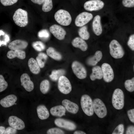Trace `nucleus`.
Wrapping results in <instances>:
<instances>
[{
	"mask_svg": "<svg viewBox=\"0 0 134 134\" xmlns=\"http://www.w3.org/2000/svg\"><path fill=\"white\" fill-rule=\"evenodd\" d=\"M18 0H0L1 3L4 6H6L12 5L16 3Z\"/></svg>",
	"mask_w": 134,
	"mask_h": 134,
	"instance_id": "42",
	"label": "nucleus"
},
{
	"mask_svg": "<svg viewBox=\"0 0 134 134\" xmlns=\"http://www.w3.org/2000/svg\"><path fill=\"white\" fill-rule=\"evenodd\" d=\"M28 65L31 72L34 74H37L40 71V67L36 61L33 58H31L29 60Z\"/></svg>",
	"mask_w": 134,
	"mask_h": 134,
	"instance_id": "25",
	"label": "nucleus"
},
{
	"mask_svg": "<svg viewBox=\"0 0 134 134\" xmlns=\"http://www.w3.org/2000/svg\"><path fill=\"white\" fill-rule=\"evenodd\" d=\"M17 130L11 127H8L5 129L3 133L4 134H14L17 133Z\"/></svg>",
	"mask_w": 134,
	"mask_h": 134,
	"instance_id": "43",
	"label": "nucleus"
},
{
	"mask_svg": "<svg viewBox=\"0 0 134 134\" xmlns=\"http://www.w3.org/2000/svg\"><path fill=\"white\" fill-rule=\"evenodd\" d=\"M46 51L47 55L53 59L56 60H60L62 58L61 54L52 47H49L47 49Z\"/></svg>",
	"mask_w": 134,
	"mask_h": 134,
	"instance_id": "27",
	"label": "nucleus"
},
{
	"mask_svg": "<svg viewBox=\"0 0 134 134\" xmlns=\"http://www.w3.org/2000/svg\"><path fill=\"white\" fill-rule=\"evenodd\" d=\"M122 3L125 7H133L134 6V0H122Z\"/></svg>",
	"mask_w": 134,
	"mask_h": 134,
	"instance_id": "40",
	"label": "nucleus"
},
{
	"mask_svg": "<svg viewBox=\"0 0 134 134\" xmlns=\"http://www.w3.org/2000/svg\"><path fill=\"white\" fill-rule=\"evenodd\" d=\"M74 134H86V133L84 132L80 131H77L74 132L73 133Z\"/></svg>",
	"mask_w": 134,
	"mask_h": 134,
	"instance_id": "48",
	"label": "nucleus"
},
{
	"mask_svg": "<svg viewBox=\"0 0 134 134\" xmlns=\"http://www.w3.org/2000/svg\"><path fill=\"white\" fill-rule=\"evenodd\" d=\"M127 114L129 118L132 122L134 123V109H132L128 110Z\"/></svg>",
	"mask_w": 134,
	"mask_h": 134,
	"instance_id": "44",
	"label": "nucleus"
},
{
	"mask_svg": "<svg viewBox=\"0 0 134 134\" xmlns=\"http://www.w3.org/2000/svg\"><path fill=\"white\" fill-rule=\"evenodd\" d=\"M104 3L100 0H91L85 2L84 7L85 10L89 11H95L102 9Z\"/></svg>",
	"mask_w": 134,
	"mask_h": 134,
	"instance_id": "10",
	"label": "nucleus"
},
{
	"mask_svg": "<svg viewBox=\"0 0 134 134\" xmlns=\"http://www.w3.org/2000/svg\"><path fill=\"white\" fill-rule=\"evenodd\" d=\"M71 43L73 46L79 48L82 51H85L87 49V43L84 39L80 37H75Z\"/></svg>",
	"mask_w": 134,
	"mask_h": 134,
	"instance_id": "20",
	"label": "nucleus"
},
{
	"mask_svg": "<svg viewBox=\"0 0 134 134\" xmlns=\"http://www.w3.org/2000/svg\"><path fill=\"white\" fill-rule=\"evenodd\" d=\"M28 45V43L24 40L17 39L10 43L8 45V47L11 50L25 49Z\"/></svg>",
	"mask_w": 134,
	"mask_h": 134,
	"instance_id": "17",
	"label": "nucleus"
},
{
	"mask_svg": "<svg viewBox=\"0 0 134 134\" xmlns=\"http://www.w3.org/2000/svg\"><path fill=\"white\" fill-rule=\"evenodd\" d=\"M94 112L100 118L105 117L107 114L106 107L103 101L100 99L96 98L93 101Z\"/></svg>",
	"mask_w": 134,
	"mask_h": 134,
	"instance_id": "6",
	"label": "nucleus"
},
{
	"mask_svg": "<svg viewBox=\"0 0 134 134\" xmlns=\"http://www.w3.org/2000/svg\"><path fill=\"white\" fill-rule=\"evenodd\" d=\"M9 40V35L2 30H0V46L2 45H6Z\"/></svg>",
	"mask_w": 134,
	"mask_h": 134,
	"instance_id": "34",
	"label": "nucleus"
},
{
	"mask_svg": "<svg viewBox=\"0 0 134 134\" xmlns=\"http://www.w3.org/2000/svg\"><path fill=\"white\" fill-rule=\"evenodd\" d=\"M50 88V83L47 80H43L40 84V90L43 94H45L47 93L49 91Z\"/></svg>",
	"mask_w": 134,
	"mask_h": 134,
	"instance_id": "31",
	"label": "nucleus"
},
{
	"mask_svg": "<svg viewBox=\"0 0 134 134\" xmlns=\"http://www.w3.org/2000/svg\"><path fill=\"white\" fill-rule=\"evenodd\" d=\"M13 18L15 23L21 27L26 26L28 23V13L21 8H19L15 11Z\"/></svg>",
	"mask_w": 134,
	"mask_h": 134,
	"instance_id": "1",
	"label": "nucleus"
},
{
	"mask_svg": "<svg viewBox=\"0 0 134 134\" xmlns=\"http://www.w3.org/2000/svg\"><path fill=\"white\" fill-rule=\"evenodd\" d=\"M31 0L34 3L41 5L43 3L44 0Z\"/></svg>",
	"mask_w": 134,
	"mask_h": 134,
	"instance_id": "46",
	"label": "nucleus"
},
{
	"mask_svg": "<svg viewBox=\"0 0 134 134\" xmlns=\"http://www.w3.org/2000/svg\"><path fill=\"white\" fill-rule=\"evenodd\" d=\"M93 16L91 13L84 12L81 13L76 17L75 24L78 27H81L88 23L93 18Z\"/></svg>",
	"mask_w": 134,
	"mask_h": 134,
	"instance_id": "9",
	"label": "nucleus"
},
{
	"mask_svg": "<svg viewBox=\"0 0 134 134\" xmlns=\"http://www.w3.org/2000/svg\"><path fill=\"white\" fill-rule=\"evenodd\" d=\"M5 130V128L2 126H0V134H3Z\"/></svg>",
	"mask_w": 134,
	"mask_h": 134,
	"instance_id": "47",
	"label": "nucleus"
},
{
	"mask_svg": "<svg viewBox=\"0 0 134 134\" xmlns=\"http://www.w3.org/2000/svg\"><path fill=\"white\" fill-rule=\"evenodd\" d=\"M8 84L5 80L3 76L0 75V92L6 89L8 86Z\"/></svg>",
	"mask_w": 134,
	"mask_h": 134,
	"instance_id": "37",
	"label": "nucleus"
},
{
	"mask_svg": "<svg viewBox=\"0 0 134 134\" xmlns=\"http://www.w3.org/2000/svg\"><path fill=\"white\" fill-rule=\"evenodd\" d=\"M38 35L40 38L47 39L50 36V34L48 31L46 29H43L39 32Z\"/></svg>",
	"mask_w": 134,
	"mask_h": 134,
	"instance_id": "36",
	"label": "nucleus"
},
{
	"mask_svg": "<svg viewBox=\"0 0 134 134\" xmlns=\"http://www.w3.org/2000/svg\"><path fill=\"white\" fill-rule=\"evenodd\" d=\"M80 103L82 109L86 115L89 116L93 115L94 113L93 102L89 95L87 94L83 95L81 98Z\"/></svg>",
	"mask_w": 134,
	"mask_h": 134,
	"instance_id": "3",
	"label": "nucleus"
},
{
	"mask_svg": "<svg viewBox=\"0 0 134 134\" xmlns=\"http://www.w3.org/2000/svg\"><path fill=\"white\" fill-rule=\"evenodd\" d=\"M54 18L56 22L63 26H67L71 23L72 18L69 13L64 10L60 9L55 13Z\"/></svg>",
	"mask_w": 134,
	"mask_h": 134,
	"instance_id": "2",
	"label": "nucleus"
},
{
	"mask_svg": "<svg viewBox=\"0 0 134 134\" xmlns=\"http://www.w3.org/2000/svg\"><path fill=\"white\" fill-rule=\"evenodd\" d=\"M36 110L38 117L41 120L47 119L49 116V113L48 109L44 105H38L37 108Z\"/></svg>",
	"mask_w": 134,
	"mask_h": 134,
	"instance_id": "22",
	"label": "nucleus"
},
{
	"mask_svg": "<svg viewBox=\"0 0 134 134\" xmlns=\"http://www.w3.org/2000/svg\"><path fill=\"white\" fill-rule=\"evenodd\" d=\"M17 100L16 96L13 94L8 95L1 99L0 101V104L3 107H8L15 104Z\"/></svg>",
	"mask_w": 134,
	"mask_h": 134,
	"instance_id": "16",
	"label": "nucleus"
},
{
	"mask_svg": "<svg viewBox=\"0 0 134 134\" xmlns=\"http://www.w3.org/2000/svg\"><path fill=\"white\" fill-rule=\"evenodd\" d=\"M21 85L26 90L29 92L32 91L34 88L33 82L31 80L29 75L26 73L22 74L20 77Z\"/></svg>",
	"mask_w": 134,
	"mask_h": 134,
	"instance_id": "15",
	"label": "nucleus"
},
{
	"mask_svg": "<svg viewBox=\"0 0 134 134\" xmlns=\"http://www.w3.org/2000/svg\"><path fill=\"white\" fill-rule=\"evenodd\" d=\"M126 89L128 91L132 92L134 91V77L132 79L126 80L124 83Z\"/></svg>",
	"mask_w": 134,
	"mask_h": 134,
	"instance_id": "33",
	"label": "nucleus"
},
{
	"mask_svg": "<svg viewBox=\"0 0 134 134\" xmlns=\"http://www.w3.org/2000/svg\"><path fill=\"white\" fill-rule=\"evenodd\" d=\"M54 123L57 126L69 130H74L76 128V125L73 122L61 118L56 119Z\"/></svg>",
	"mask_w": 134,
	"mask_h": 134,
	"instance_id": "12",
	"label": "nucleus"
},
{
	"mask_svg": "<svg viewBox=\"0 0 134 134\" xmlns=\"http://www.w3.org/2000/svg\"><path fill=\"white\" fill-rule=\"evenodd\" d=\"M112 103L116 109L120 110L124 105V95L123 91L121 89H115L113 93L112 99Z\"/></svg>",
	"mask_w": 134,
	"mask_h": 134,
	"instance_id": "4",
	"label": "nucleus"
},
{
	"mask_svg": "<svg viewBox=\"0 0 134 134\" xmlns=\"http://www.w3.org/2000/svg\"><path fill=\"white\" fill-rule=\"evenodd\" d=\"M47 58V55L44 53H40L38 54L36 57V60L40 67L43 68L44 67Z\"/></svg>",
	"mask_w": 134,
	"mask_h": 134,
	"instance_id": "28",
	"label": "nucleus"
},
{
	"mask_svg": "<svg viewBox=\"0 0 134 134\" xmlns=\"http://www.w3.org/2000/svg\"><path fill=\"white\" fill-rule=\"evenodd\" d=\"M126 134H134V127L133 125L129 126L127 128Z\"/></svg>",
	"mask_w": 134,
	"mask_h": 134,
	"instance_id": "45",
	"label": "nucleus"
},
{
	"mask_svg": "<svg viewBox=\"0 0 134 134\" xmlns=\"http://www.w3.org/2000/svg\"><path fill=\"white\" fill-rule=\"evenodd\" d=\"M71 67L74 73L78 78L83 79L86 77V70L81 63L77 61H74L72 63Z\"/></svg>",
	"mask_w": 134,
	"mask_h": 134,
	"instance_id": "8",
	"label": "nucleus"
},
{
	"mask_svg": "<svg viewBox=\"0 0 134 134\" xmlns=\"http://www.w3.org/2000/svg\"><path fill=\"white\" fill-rule=\"evenodd\" d=\"M43 3L42 10L43 11L48 12L52 9L53 7L52 0H44Z\"/></svg>",
	"mask_w": 134,
	"mask_h": 134,
	"instance_id": "32",
	"label": "nucleus"
},
{
	"mask_svg": "<svg viewBox=\"0 0 134 134\" xmlns=\"http://www.w3.org/2000/svg\"><path fill=\"white\" fill-rule=\"evenodd\" d=\"M48 134H63L64 132L62 130L58 128H53L48 130L47 132Z\"/></svg>",
	"mask_w": 134,
	"mask_h": 134,
	"instance_id": "38",
	"label": "nucleus"
},
{
	"mask_svg": "<svg viewBox=\"0 0 134 134\" xmlns=\"http://www.w3.org/2000/svg\"><path fill=\"white\" fill-rule=\"evenodd\" d=\"M124 131V126L123 124L119 125L115 128L112 134H123Z\"/></svg>",
	"mask_w": 134,
	"mask_h": 134,
	"instance_id": "39",
	"label": "nucleus"
},
{
	"mask_svg": "<svg viewBox=\"0 0 134 134\" xmlns=\"http://www.w3.org/2000/svg\"><path fill=\"white\" fill-rule=\"evenodd\" d=\"M127 45L133 51L134 50V34L131 35L129 37L127 42Z\"/></svg>",
	"mask_w": 134,
	"mask_h": 134,
	"instance_id": "41",
	"label": "nucleus"
},
{
	"mask_svg": "<svg viewBox=\"0 0 134 134\" xmlns=\"http://www.w3.org/2000/svg\"><path fill=\"white\" fill-rule=\"evenodd\" d=\"M33 47L36 51H41L45 48L44 44L42 42L37 41L33 42L32 44Z\"/></svg>",
	"mask_w": 134,
	"mask_h": 134,
	"instance_id": "35",
	"label": "nucleus"
},
{
	"mask_svg": "<svg viewBox=\"0 0 134 134\" xmlns=\"http://www.w3.org/2000/svg\"><path fill=\"white\" fill-rule=\"evenodd\" d=\"M66 110L63 106L58 105L52 107L50 109L51 114L54 116L61 117L65 115Z\"/></svg>",
	"mask_w": 134,
	"mask_h": 134,
	"instance_id": "24",
	"label": "nucleus"
},
{
	"mask_svg": "<svg viewBox=\"0 0 134 134\" xmlns=\"http://www.w3.org/2000/svg\"><path fill=\"white\" fill-rule=\"evenodd\" d=\"M65 73V71L63 69L54 70L52 72L50 77L52 80L56 81L61 76L63 75Z\"/></svg>",
	"mask_w": 134,
	"mask_h": 134,
	"instance_id": "30",
	"label": "nucleus"
},
{
	"mask_svg": "<svg viewBox=\"0 0 134 134\" xmlns=\"http://www.w3.org/2000/svg\"><path fill=\"white\" fill-rule=\"evenodd\" d=\"M58 88L61 93L65 94L69 93L72 89L69 81L64 75L61 76L58 79Z\"/></svg>",
	"mask_w": 134,
	"mask_h": 134,
	"instance_id": "7",
	"label": "nucleus"
},
{
	"mask_svg": "<svg viewBox=\"0 0 134 134\" xmlns=\"http://www.w3.org/2000/svg\"><path fill=\"white\" fill-rule=\"evenodd\" d=\"M92 28L94 33L97 36L100 35L102 32L100 16L97 15L94 17L92 23Z\"/></svg>",
	"mask_w": 134,
	"mask_h": 134,
	"instance_id": "19",
	"label": "nucleus"
},
{
	"mask_svg": "<svg viewBox=\"0 0 134 134\" xmlns=\"http://www.w3.org/2000/svg\"><path fill=\"white\" fill-rule=\"evenodd\" d=\"M92 72L90 76L91 79L94 81L96 79H100L102 78V73L101 67L99 66L93 67L92 69Z\"/></svg>",
	"mask_w": 134,
	"mask_h": 134,
	"instance_id": "26",
	"label": "nucleus"
},
{
	"mask_svg": "<svg viewBox=\"0 0 134 134\" xmlns=\"http://www.w3.org/2000/svg\"><path fill=\"white\" fill-rule=\"evenodd\" d=\"M78 34L80 37L84 40H87L90 37V34L86 26L81 27L78 30Z\"/></svg>",
	"mask_w": 134,
	"mask_h": 134,
	"instance_id": "29",
	"label": "nucleus"
},
{
	"mask_svg": "<svg viewBox=\"0 0 134 134\" xmlns=\"http://www.w3.org/2000/svg\"><path fill=\"white\" fill-rule=\"evenodd\" d=\"M102 57L101 52L100 51H97L93 56L87 59V63L89 66H95L101 60Z\"/></svg>",
	"mask_w": 134,
	"mask_h": 134,
	"instance_id": "23",
	"label": "nucleus"
},
{
	"mask_svg": "<svg viewBox=\"0 0 134 134\" xmlns=\"http://www.w3.org/2000/svg\"><path fill=\"white\" fill-rule=\"evenodd\" d=\"M101 68L104 81L107 82H111L114 78V73L110 65L108 63H104L102 65Z\"/></svg>",
	"mask_w": 134,
	"mask_h": 134,
	"instance_id": "11",
	"label": "nucleus"
},
{
	"mask_svg": "<svg viewBox=\"0 0 134 134\" xmlns=\"http://www.w3.org/2000/svg\"><path fill=\"white\" fill-rule=\"evenodd\" d=\"M26 53L25 51L20 49L10 50L7 52V56L9 59H12L16 57L21 59H24L26 57Z\"/></svg>",
	"mask_w": 134,
	"mask_h": 134,
	"instance_id": "21",
	"label": "nucleus"
},
{
	"mask_svg": "<svg viewBox=\"0 0 134 134\" xmlns=\"http://www.w3.org/2000/svg\"><path fill=\"white\" fill-rule=\"evenodd\" d=\"M110 54L111 56L116 59L122 58L124 56L125 52L120 44L116 40L113 39L109 44Z\"/></svg>",
	"mask_w": 134,
	"mask_h": 134,
	"instance_id": "5",
	"label": "nucleus"
},
{
	"mask_svg": "<svg viewBox=\"0 0 134 134\" xmlns=\"http://www.w3.org/2000/svg\"><path fill=\"white\" fill-rule=\"evenodd\" d=\"M62 103L68 112L74 114H76L78 112L79 108L76 103L66 99L63 100Z\"/></svg>",
	"mask_w": 134,
	"mask_h": 134,
	"instance_id": "18",
	"label": "nucleus"
},
{
	"mask_svg": "<svg viewBox=\"0 0 134 134\" xmlns=\"http://www.w3.org/2000/svg\"><path fill=\"white\" fill-rule=\"evenodd\" d=\"M49 30L55 37L60 40H63L66 34L65 30L60 26L57 24L51 26Z\"/></svg>",
	"mask_w": 134,
	"mask_h": 134,
	"instance_id": "13",
	"label": "nucleus"
},
{
	"mask_svg": "<svg viewBox=\"0 0 134 134\" xmlns=\"http://www.w3.org/2000/svg\"><path fill=\"white\" fill-rule=\"evenodd\" d=\"M8 122L11 127L16 130H22L25 127L23 121L15 116H10L8 118Z\"/></svg>",
	"mask_w": 134,
	"mask_h": 134,
	"instance_id": "14",
	"label": "nucleus"
}]
</instances>
